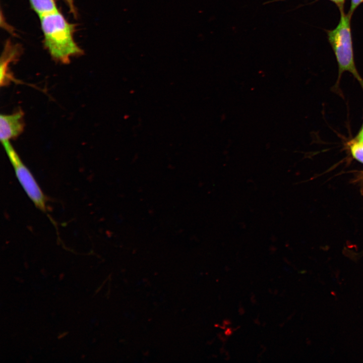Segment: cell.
<instances>
[{
	"label": "cell",
	"mask_w": 363,
	"mask_h": 363,
	"mask_svg": "<svg viewBox=\"0 0 363 363\" xmlns=\"http://www.w3.org/2000/svg\"><path fill=\"white\" fill-rule=\"evenodd\" d=\"M2 144L25 192L37 208L46 211V198L32 173L23 163L9 141Z\"/></svg>",
	"instance_id": "3"
},
{
	"label": "cell",
	"mask_w": 363,
	"mask_h": 363,
	"mask_svg": "<svg viewBox=\"0 0 363 363\" xmlns=\"http://www.w3.org/2000/svg\"><path fill=\"white\" fill-rule=\"evenodd\" d=\"M349 146L353 157L363 163V143L354 140L350 142Z\"/></svg>",
	"instance_id": "7"
},
{
	"label": "cell",
	"mask_w": 363,
	"mask_h": 363,
	"mask_svg": "<svg viewBox=\"0 0 363 363\" xmlns=\"http://www.w3.org/2000/svg\"><path fill=\"white\" fill-rule=\"evenodd\" d=\"M355 140L361 142H363V127Z\"/></svg>",
	"instance_id": "11"
},
{
	"label": "cell",
	"mask_w": 363,
	"mask_h": 363,
	"mask_svg": "<svg viewBox=\"0 0 363 363\" xmlns=\"http://www.w3.org/2000/svg\"><path fill=\"white\" fill-rule=\"evenodd\" d=\"M29 2L39 16L58 10L54 0H29Z\"/></svg>",
	"instance_id": "6"
},
{
	"label": "cell",
	"mask_w": 363,
	"mask_h": 363,
	"mask_svg": "<svg viewBox=\"0 0 363 363\" xmlns=\"http://www.w3.org/2000/svg\"><path fill=\"white\" fill-rule=\"evenodd\" d=\"M66 3L67 4L70 12L72 13L74 16H77L76 9L74 5V0H64Z\"/></svg>",
	"instance_id": "9"
},
{
	"label": "cell",
	"mask_w": 363,
	"mask_h": 363,
	"mask_svg": "<svg viewBox=\"0 0 363 363\" xmlns=\"http://www.w3.org/2000/svg\"><path fill=\"white\" fill-rule=\"evenodd\" d=\"M20 55L19 48L9 42L5 45L1 59V86L8 85L14 78L9 71L10 64L15 61Z\"/></svg>",
	"instance_id": "5"
},
{
	"label": "cell",
	"mask_w": 363,
	"mask_h": 363,
	"mask_svg": "<svg viewBox=\"0 0 363 363\" xmlns=\"http://www.w3.org/2000/svg\"><path fill=\"white\" fill-rule=\"evenodd\" d=\"M363 143V142H362Z\"/></svg>",
	"instance_id": "12"
},
{
	"label": "cell",
	"mask_w": 363,
	"mask_h": 363,
	"mask_svg": "<svg viewBox=\"0 0 363 363\" xmlns=\"http://www.w3.org/2000/svg\"><path fill=\"white\" fill-rule=\"evenodd\" d=\"M25 128L24 112L21 109L11 114L0 116V139L1 143L19 137Z\"/></svg>",
	"instance_id": "4"
},
{
	"label": "cell",
	"mask_w": 363,
	"mask_h": 363,
	"mask_svg": "<svg viewBox=\"0 0 363 363\" xmlns=\"http://www.w3.org/2000/svg\"><path fill=\"white\" fill-rule=\"evenodd\" d=\"M340 19L336 27L327 32L329 41L335 55L338 66V84L342 74L345 71L351 73L363 88V79L357 71L353 57L350 28L351 16L340 10Z\"/></svg>",
	"instance_id": "2"
},
{
	"label": "cell",
	"mask_w": 363,
	"mask_h": 363,
	"mask_svg": "<svg viewBox=\"0 0 363 363\" xmlns=\"http://www.w3.org/2000/svg\"><path fill=\"white\" fill-rule=\"evenodd\" d=\"M363 2V0H351L350 7L348 14L351 16L356 8Z\"/></svg>",
	"instance_id": "8"
},
{
	"label": "cell",
	"mask_w": 363,
	"mask_h": 363,
	"mask_svg": "<svg viewBox=\"0 0 363 363\" xmlns=\"http://www.w3.org/2000/svg\"><path fill=\"white\" fill-rule=\"evenodd\" d=\"M338 6L339 10L343 9L345 0H330Z\"/></svg>",
	"instance_id": "10"
},
{
	"label": "cell",
	"mask_w": 363,
	"mask_h": 363,
	"mask_svg": "<svg viewBox=\"0 0 363 363\" xmlns=\"http://www.w3.org/2000/svg\"><path fill=\"white\" fill-rule=\"evenodd\" d=\"M45 48L53 60L64 64L83 53L74 39L75 25L57 10L39 16Z\"/></svg>",
	"instance_id": "1"
}]
</instances>
